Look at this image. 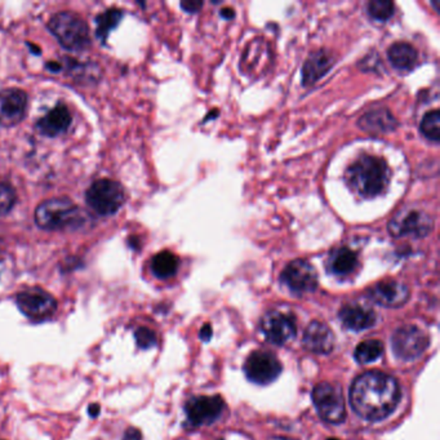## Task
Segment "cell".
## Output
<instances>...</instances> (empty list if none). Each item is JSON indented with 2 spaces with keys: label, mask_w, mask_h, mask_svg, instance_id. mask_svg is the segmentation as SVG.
<instances>
[{
  "label": "cell",
  "mask_w": 440,
  "mask_h": 440,
  "mask_svg": "<svg viewBox=\"0 0 440 440\" xmlns=\"http://www.w3.org/2000/svg\"><path fill=\"white\" fill-rule=\"evenodd\" d=\"M400 400L397 380L378 371L359 376L350 390V405L361 419L380 421L391 414Z\"/></svg>",
  "instance_id": "cell-1"
},
{
  "label": "cell",
  "mask_w": 440,
  "mask_h": 440,
  "mask_svg": "<svg viewBox=\"0 0 440 440\" xmlns=\"http://www.w3.org/2000/svg\"><path fill=\"white\" fill-rule=\"evenodd\" d=\"M347 185L363 198H375L389 186L390 169L385 159L361 155L347 168Z\"/></svg>",
  "instance_id": "cell-2"
},
{
  "label": "cell",
  "mask_w": 440,
  "mask_h": 440,
  "mask_svg": "<svg viewBox=\"0 0 440 440\" xmlns=\"http://www.w3.org/2000/svg\"><path fill=\"white\" fill-rule=\"evenodd\" d=\"M35 222L45 230L78 229L86 222V215L69 198H52L38 205Z\"/></svg>",
  "instance_id": "cell-3"
},
{
  "label": "cell",
  "mask_w": 440,
  "mask_h": 440,
  "mask_svg": "<svg viewBox=\"0 0 440 440\" xmlns=\"http://www.w3.org/2000/svg\"><path fill=\"white\" fill-rule=\"evenodd\" d=\"M48 28L60 44L69 51H83L91 43L87 22L72 12L56 13Z\"/></svg>",
  "instance_id": "cell-4"
},
{
  "label": "cell",
  "mask_w": 440,
  "mask_h": 440,
  "mask_svg": "<svg viewBox=\"0 0 440 440\" xmlns=\"http://www.w3.org/2000/svg\"><path fill=\"white\" fill-rule=\"evenodd\" d=\"M312 400L320 419L328 424H341L346 419V403L339 385L317 383L312 391Z\"/></svg>",
  "instance_id": "cell-5"
},
{
  "label": "cell",
  "mask_w": 440,
  "mask_h": 440,
  "mask_svg": "<svg viewBox=\"0 0 440 440\" xmlns=\"http://www.w3.org/2000/svg\"><path fill=\"white\" fill-rule=\"evenodd\" d=\"M87 204L101 216L115 215L125 202L124 188L113 180H98L91 185L86 194Z\"/></svg>",
  "instance_id": "cell-6"
},
{
  "label": "cell",
  "mask_w": 440,
  "mask_h": 440,
  "mask_svg": "<svg viewBox=\"0 0 440 440\" xmlns=\"http://www.w3.org/2000/svg\"><path fill=\"white\" fill-rule=\"evenodd\" d=\"M433 229V218L424 210L405 208L397 212L389 222V230L394 237L425 238Z\"/></svg>",
  "instance_id": "cell-7"
},
{
  "label": "cell",
  "mask_w": 440,
  "mask_h": 440,
  "mask_svg": "<svg viewBox=\"0 0 440 440\" xmlns=\"http://www.w3.org/2000/svg\"><path fill=\"white\" fill-rule=\"evenodd\" d=\"M429 336L416 325H403L393 336V351L403 361H413L429 346Z\"/></svg>",
  "instance_id": "cell-8"
},
{
  "label": "cell",
  "mask_w": 440,
  "mask_h": 440,
  "mask_svg": "<svg viewBox=\"0 0 440 440\" xmlns=\"http://www.w3.org/2000/svg\"><path fill=\"white\" fill-rule=\"evenodd\" d=\"M18 309L31 319H44L57 310V301L50 292L42 288L21 290L16 296Z\"/></svg>",
  "instance_id": "cell-9"
},
{
  "label": "cell",
  "mask_w": 440,
  "mask_h": 440,
  "mask_svg": "<svg viewBox=\"0 0 440 440\" xmlns=\"http://www.w3.org/2000/svg\"><path fill=\"white\" fill-rule=\"evenodd\" d=\"M244 371L252 383L267 385L275 381L282 373V364L269 351H254L248 356Z\"/></svg>",
  "instance_id": "cell-10"
},
{
  "label": "cell",
  "mask_w": 440,
  "mask_h": 440,
  "mask_svg": "<svg viewBox=\"0 0 440 440\" xmlns=\"http://www.w3.org/2000/svg\"><path fill=\"white\" fill-rule=\"evenodd\" d=\"M261 328L266 339L275 345L287 344L297 331L295 317L278 310L267 311L261 320Z\"/></svg>",
  "instance_id": "cell-11"
},
{
  "label": "cell",
  "mask_w": 440,
  "mask_h": 440,
  "mask_svg": "<svg viewBox=\"0 0 440 440\" xmlns=\"http://www.w3.org/2000/svg\"><path fill=\"white\" fill-rule=\"evenodd\" d=\"M282 282L295 293L314 292L317 287V274L309 261L295 260L283 270Z\"/></svg>",
  "instance_id": "cell-12"
},
{
  "label": "cell",
  "mask_w": 440,
  "mask_h": 440,
  "mask_svg": "<svg viewBox=\"0 0 440 440\" xmlns=\"http://www.w3.org/2000/svg\"><path fill=\"white\" fill-rule=\"evenodd\" d=\"M224 400L221 397H195L186 405V414L193 425H210L215 422L224 411Z\"/></svg>",
  "instance_id": "cell-13"
},
{
  "label": "cell",
  "mask_w": 440,
  "mask_h": 440,
  "mask_svg": "<svg viewBox=\"0 0 440 440\" xmlns=\"http://www.w3.org/2000/svg\"><path fill=\"white\" fill-rule=\"evenodd\" d=\"M28 108V96L17 89L9 88L0 92V125L13 127L21 122Z\"/></svg>",
  "instance_id": "cell-14"
},
{
  "label": "cell",
  "mask_w": 440,
  "mask_h": 440,
  "mask_svg": "<svg viewBox=\"0 0 440 440\" xmlns=\"http://www.w3.org/2000/svg\"><path fill=\"white\" fill-rule=\"evenodd\" d=\"M271 61L273 52L266 40L254 39L247 45L246 51L242 56L240 67L248 75L259 77L271 66Z\"/></svg>",
  "instance_id": "cell-15"
},
{
  "label": "cell",
  "mask_w": 440,
  "mask_h": 440,
  "mask_svg": "<svg viewBox=\"0 0 440 440\" xmlns=\"http://www.w3.org/2000/svg\"><path fill=\"white\" fill-rule=\"evenodd\" d=\"M368 296L372 301L385 308H399L408 301L410 289L403 283L389 279L371 287Z\"/></svg>",
  "instance_id": "cell-16"
},
{
  "label": "cell",
  "mask_w": 440,
  "mask_h": 440,
  "mask_svg": "<svg viewBox=\"0 0 440 440\" xmlns=\"http://www.w3.org/2000/svg\"><path fill=\"white\" fill-rule=\"evenodd\" d=\"M303 345L312 353H331L334 347L332 329L322 322H311L303 333Z\"/></svg>",
  "instance_id": "cell-17"
},
{
  "label": "cell",
  "mask_w": 440,
  "mask_h": 440,
  "mask_svg": "<svg viewBox=\"0 0 440 440\" xmlns=\"http://www.w3.org/2000/svg\"><path fill=\"white\" fill-rule=\"evenodd\" d=\"M358 124L371 135H385L397 128V120L388 108H377L361 116Z\"/></svg>",
  "instance_id": "cell-18"
},
{
  "label": "cell",
  "mask_w": 440,
  "mask_h": 440,
  "mask_svg": "<svg viewBox=\"0 0 440 440\" xmlns=\"http://www.w3.org/2000/svg\"><path fill=\"white\" fill-rule=\"evenodd\" d=\"M72 114L65 105H57L38 122V130L48 137H56L65 133L72 124Z\"/></svg>",
  "instance_id": "cell-19"
},
{
  "label": "cell",
  "mask_w": 440,
  "mask_h": 440,
  "mask_svg": "<svg viewBox=\"0 0 440 440\" xmlns=\"http://www.w3.org/2000/svg\"><path fill=\"white\" fill-rule=\"evenodd\" d=\"M339 319L351 331H364L373 327L377 322L375 311L361 305H346L339 311Z\"/></svg>",
  "instance_id": "cell-20"
},
{
  "label": "cell",
  "mask_w": 440,
  "mask_h": 440,
  "mask_svg": "<svg viewBox=\"0 0 440 440\" xmlns=\"http://www.w3.org/2000/svg\"><path fill=\"white\" fill-rule=\"evenodd\" d=\"M334 65V57L329 52L317 51L311 53L303 67V83L305 86L314 84L323 78Z\"/></svg>",
  "instance_id": "cell-21"
},
{
  "label": "cell",
  "mask_w": 440,
  "mask_h": 440,
  "mask_svg": "<svg viewBox=\"0 0 440 440\" xmlns=\"http://www.w3.org/2000/svg\"><path fill=\"white\" fill-rule=\"evenodd\" d=\"M359 266V260L356 253L347 247H341L334 249L328 259V269L333 274L346 276L353 274Z\"/></svg>",
  "instance_id": "cell-22"
},
{
  "label": "cell",
  "mask_w": 440,
  "mask_h": 440,
  "mask_svg": "<svg viewBox=\"0 0 440 440\" xmlns=\"http://www.w3.org/2000/svg\"><path fill=\"white\" fill-rule=\"evenodd\" d=\"M390 62L399 70H412L419 60V53L410 43L399 42L393 44L388 51Z\"/></svg>",
  "instance_id": "cell-23"
},
{
  "label": "cell",
  "mask_w": 440,
  "mask_h": 440,
  "mask_svg": "<svg viewBox=\"0 0 440 440\" xmlns=\"http://www.w3.org/2000/svg\"><path fill=\"white\" fill-rule=\"evenodd\" d=\"M179 257L169 251H163L152 257V270L159 279H168L177 273Z\"/></svg>",
  "instance_id": "cell-24"
},
{
  "label": "cell",
  "mask_w": 440,
  "mask_h": 440,
  "mask_svg": "<svg viewBox=\"0 0 440 440\" xmlns=\"http://www.w3.org/2000/svg\"><path fill=\"white\" fill-rule=\"evenodd\" d=\"M383 354V344L378 339H366L361 342L356 349L354 356L361 364H369L377 361Z\"/></svg>",
  "instance_id": "cell-25"
},
{
  "label": "cell",
  "mask_w": 440,
  "mask_h": 440,
  "mask_svg": "<svg viewBox=\"0 0 440 440\" xmlns=\"http://www.w3.org/2000/svg\"><path fill=\"white\" fill-rule=\"evenodd\" d=\"M123 17V12L119 9H108L106 12H103L97 17V28H96V34L101 39L106 40L108 34L115 29L119 25V22Z\"/></svg>",
  "instance_id": "cell-26"
},
{
  "label": "cell",
  "mask_w": 440,
  "mask_h": 440,
  "mask_svg": "<svg viewBox=\"0 0 440 440\" xmlns=\"http://www.w3.org/2000/svg\"><path fill=\"white\" fill-rule=\"evenodd\" d=\"M421 132L426 138L438 142L440 140V114L438 110L427 113L421 122Z\"/></svg>",
  "instance_id": "cell-27"
},
{
  "label": "cell",
  "mask_w": 440,
  "mask_h": 440,
  "mask_svg": "<svg viewBox=\"0 0 440 440\" xmlns=\"http://www.w3.org/2000/svg\"><path fill=\"white\" fill-rule=\"evenodd\" d=\"M395 12L394 3L389 0H372L368 4V13L378 21H388Z\"/></svg>",
  "instance_id": "cell-28"
},
{
  "label": "cell",
  "mask_w": 440,
  "mask_h": 440,
  "mask_svg": "<svg viewBox=\"0 0 440 440\" xmlns=\"http://www.w3.org/2000/svg\"><path fill=\"white\" fill-rule=\"evenodd\" d=\"M16 203V191L11 185L0 181V217L8 215Z\"/></svg>",
  "instance_id": "cell-29"
},
{
  "label": "cell",
  "mask_w": 440,
  "mask_h": 440,
  "mask_svg": "<svg viewBox=\"0 0 440 440\" xmlns=\"http://www.w3.org/2000/svg\"><path fill=\"white\" fill-rule=\"evenodd\" d=\"M135 339H136V342H137V346L140 349H144V350L152 349L158 342L155 332L152 331L150 328H147V327H140L136 333H135Z\"/></svg>",
  "instance_id": "cell-30"
},
{
  "label": "cell",
  "mask_w": 440,
  "mask_h": 440,
  "mask_svg": "<svg viewBox=\"0 0 440 440\" xmlns=\"http://www.w3.org/2000/svg\"><path fill=\"white\" fill-rule=\"evenodd\" d=\"M181 7L184 11H186L188 13H196L198 11H201V8L203 7L202 1H196V0H190V1H182L181 3Z\"/></svg>",
  "instance_id": "cell-31"
},
{
  "label": "cell",
  "mask_w": 440,
  "mask_h": 440,
  "mask_svg": "<svg viewBox=\"0 0 440 440\" xmlns=\"http://www.w3.org/2000/svg\"><path fill=\"white\" fill-rule=\"evenodd\" d=\"M123 440H142V434L136 427H130L124 433Z\"/></svg>",
  "instance_id": "cell-32"
},
{
  "label": "cell",
  "mask_w": 440,
  "mask_h": 440,
  "mask_svg": "<svg viewBox=\"0 0 440 440\" xmlns=\"http://www.w3.org/2000/svg\"><path fill=\"white\" fill-rule=\"evenodd\" d=\"M210 336H212V328H210V325H204L202 331H201V339L203 341H208L210 339Z\"/></svg>",
  "instance_id": "cell-33"
},
{
  "label": "cell",
  "mask_w": 440,
  "mask_h": 440,
  "mask_svg": "<svg viewBox=\"0 0 440 440\" xmlns=\"http://www.w3.org/2000/svg\"><path fill=\"white\" fill-rule=\"evenodd\" d=\"M88 412H89V416H91V417H97V416L100 414V405H89V408H88Z\"/></svg>",
  "instance_id": "cell-34"
},
{
  "label": "cell",
  "mask_w": 440,
  "mask_h": 440,
  "mask_svg": "<svg viewBox=\"0 0 440 440\" xmlns=\"http://www.w3.org/2000/svg\"><path fill=\"white\" fill-rule=\"evenodd\" d=\"M221 16L225 17V18H227V20H230V18L235 16V12L231 8H225V9H222V12H221Z\"/></svg>",
  "instance_id": "cell-35"
},
{
  "label": "cell",
  "mask_w": 440,
  "mask_h": 440,
  "mask_svg": "<svg viewBox=\"0 0 440 440\" xmlns=\"http://www.w3.org/2000/svg\"><path fill=\"white\" fill-rule=\"evenodd\" d=\"M48 69H50V70H52V72H57V70H60V69H61V65H58V64H48Z\"/></svg>",
  "instance_id": "cell-36"
},
{
  "label": "cell",
  "mask_w": 440,
  "mask_h": 440,
  "mask_svg": "<svg viewBox=\"0 0 440 440\" xmlns=\"http://www.w3.org/2000/svg\"><path fill=\"white\" fill-rule=\"evenodd\" d=\"M271 440H293V439H289V438H273V439Z\"/></svg>",
  "instance_id": "cell-37"
}]
</instances>
